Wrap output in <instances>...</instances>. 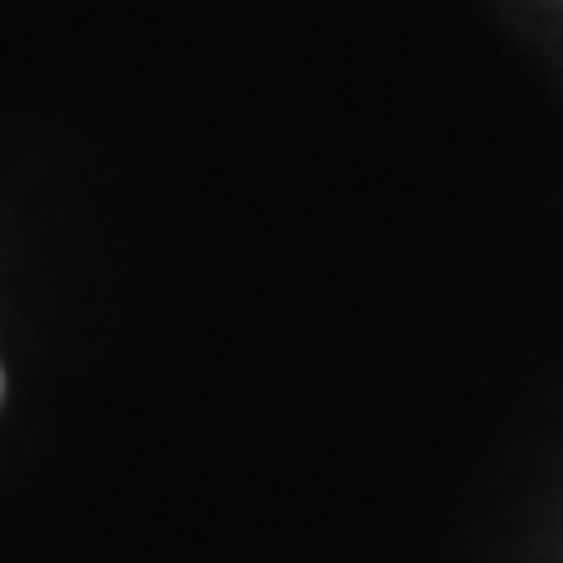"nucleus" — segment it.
<instances>
[{"instance_id": "f257e3e1", "label": "nucleus", "mask_w": 563, "mask_h": 563, "mask_svg": "<svg viewBox=\"0 0 563 563\" xmlns=\"http://www.w3.org/2000/svg\"><path fill=\"white\" fill-rule=\"evenodd\" d=\"M0 390H5V380H0Z\"/></svg>"}]
</instances>
